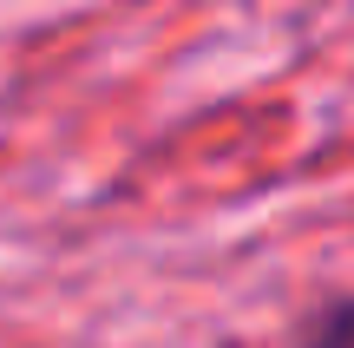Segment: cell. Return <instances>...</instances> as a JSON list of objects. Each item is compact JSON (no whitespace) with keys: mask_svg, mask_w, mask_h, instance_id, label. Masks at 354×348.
I'll list each match as a JSON object with an SVG mask.
<instances>
[{"mask_svg":"<svg viewBox=\"0 0 354 348\" xmlns=\"http://www.w3.org/2000/svg\"><path fill=\"white\" fill-rule=\"evenodd\" d=\"M289 348H354V296H348V302H328V309H315V322H308Z\"/></svg>","mask_w":354,"mask_h":348,"instance_id":"cell-1","label":"cell"}]
</instances>
